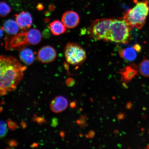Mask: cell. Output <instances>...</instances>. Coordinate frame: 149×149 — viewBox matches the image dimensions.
Instances as JSON below:
<instances>
[{"mask_svg":"<svg viewBox=\"0 0 149 149\" xmlns=\"http://www.w3.org/2000/svg\"><path fill=\"white\" fill-rule=\"evenodd\" d=\"M27 67L22 65L18 59L12 56L1 55L0 57L1 95L15 90L23 78Z\"/></svg>","mask_w":149,"mask_h":149,"instance_id":"obj_1","label":"cell"},{"mask_svg":"<svg viewBox=\"0 0 149 149\" xmlns=\"http://www.w3.org/2000/svg\"><path fill=\"white\" fill-rule=\"evenodd\" d=\"M41 33L38 29H32L14 35L5 37V48L9 51H20L29 45H36L41 41Z\"/></svg>","mask_w":149,"mask_h":149,"instance_id":"obj_2","label":"cell"},{"mask_svg":"<svg viewBox=\"0 0 149 149\" xmlns=\"http://www.w3.org/2000/svg\"><path fill=\"white\" fill-rule=\"evenodd\" d=\"M134 1L136 5L126 11L123 18L132 28L140 29L144 25L149 13V1L148 0H134Z\"/></svg>","mask_w":149,"mask_h":149,"instance_id":"obj_3","label":"cell"},{"mask_svg":"<svg viewBox=\"0 0 149 149\" xmlns=\"http://www.w3.org/2000/svg\"><path fill=\"white\" fill-rule=\"evenodd\" d=\"M132 28L123 18L113 19L104 41L126 44L131 38Z\"/></svg>","mask_w":149,"mask_h":149,"instance_id":"obj_4","label":"cell"},{"mask_svg":"<svg viewBox=\"0 0 149 149\" xmlns=\"http://www.w3.org/2000/svg\"><path fill=\"white\" fill-rule=\"evenodd\" d=\"M64 54L67 62L73 65H81L86 58L85 50L76 43L68 42L64 48Z\"/></svg>","mask_w":149,"mask_h":149,"instance_id":"obj_5","label":"cell"},{"mask_svg":"<svg viewBox=\"0 0 149 149\" xmlns=\"http://www.w3.org/2000/svg\"><path fill=\"white\" fill-rule=\"evenodd\" d=\"M113 19L102 18L92 22L87 31L90 38L95 40H104Z\"/></svg>","mask_w":149,"mask_h":149,"instance_id":"obj_6","label":"cell"},{"mask_svg":"<svg viewBox=\"0 0 149 149\" xmlns=\"http://www.w3.org/2000/svg\"><path fill=\"white\" fill-rule=\"evenodd\" d=\"M57 56L56 52L54 49L50 46L43 47L39 50L37 57L43 63H49L54 61Z\"/></svg>","mask_w":149,"mask_h":149,"instance_id":"obj_7","label":"cell"},{"mask_svg":"<svg viewBox=\"0 0 149 149\" xmlns=\"http://www.w3.org/2000/svg\"><path fill=\"white\" fill-rule=\"evenodd\" d=\"M14 16L17 23L22 31L28 30L32 25L33 19L29 13L23 11Z\"/></svg>","mask_w":149,"mask_h":149,"instance_id":"obj_8","label":"cell"},{"mask_svg":"<svg viewBox=\"0 0 149 149\" xmlns=\"http://www.w3.org/2000/svg\"><path fill=\"white\" fill-rule=\"evenodd\" d=\"M61 21L66 28L72 29L77 26L79 23V15L74 11H67L63 14Z\"/></svg>","mask_w":149,"mask_h":149,"instance_id":"obj_9","label":"cell"},{"mask_svg":"<svg viewBox=\"0 0 149 149\" xmlns=\"http://www.w3.org/2000/svg\"><path fill=\"white\" fill-rule=\"evenodd\" d=\"M68 105L67 99L61 96L56 97L52 100L50 104V108L53 112L59 113L66 109Z\"/></svg>","mask_w":149,"mask_h":149,"instance_id":"obj_10","label":"cell"},{"mask_svg":"<svg viewBox=\"0 0 149 149\" xmlns=\"http://www.w3.org/2000/svg\"><path fill=\"white\" fill-rule=\"evenodd\" d=\"M137 67L135 64H131L127 66L120 70L119 73L121 77V81L124 83H127L133 79L138 74Z\"/></svg>","mask_w":149,"mask_h":149,"instance_id":"obj_11","label":"cell"},{"mask_svg":"<svg viewBox=\"0 0 149 149\" xmlns=\"http://www.w3.org/2000/svg\"><path fill=\"white\" fill-rule=\"evenodd\" d=\"M19 57L22 62L27 65L32 64L34 61V53L29 48H25L20 50Z\"/></svg>","mask_w":149,"mask_h":149,"instance_id":"obj_12","label":"cell"},{"mask_svg":"<svg viewBox=\"0 0 149 149\" xmlns=\"http://www.w3.org/2000/svg\"><path fill=\"white\" fill-rule=\"evenodd\" d=\"M120 57L127 62L134 61L136 58V51L133 47H128L120 49L119 51Z\"/></svg>","mask_w":149,"mask_h":149,"instance_id":"obj_13","label":"cell"},{"mask_svg":"<svg viewBox=\"0 0 149 149\" xmlns=\"http://www.w3.org/2000/svg\"><path fill=\"white\" fill-rule=\"evenodd\" d=\"M49 29L52 33L55 36L63 34L67 31L64 24L58 20H55L50 23Z\"/></svg>","mask_w":149,"mask_h":149,"instance_id":"obj_14","label":"cell"},{"mask_svg":"<svg viewBox=\"0 0 149 149\" xmlns=\"http://www.w3.org/2000/svg\"><path fill=\"white\" fill-rule=\"evenodd\" d=\"M4 31L10 35H15L18 33L19 27L16 21L9 19L6 20L3 24Z\"/></svg>","mask_w":149,"mask_h":149,"instance_id":"obj_15","label":"cell"},{"mask_svg":"<svg viewBox=\"0 0 149 149\" xmlns=\"http://www.w3.org/2000/svg\"><path fill=\"white\" fill-rule=\"evenodd\" d=\"M139 71L145 77H149V60L144 59L140 64L139 68Z\"/></svg>","mask_w":149,"mask_h":149,"instance_id":"obj_16","label":"cell"},{"mask_svg":"<svg viewBox=\"0 0 149 149\" xmlns=\"http://www.w3.org/2000/svg\"><path fill=\"white\" fill-rule=\"evenodd\" d=\"M11 8L4 1H1L0 3V14L1 17H5L10 13Z\"/></svg>","mask_w":149,"mask_h":149,"instance_id":"obj_17","label":"cell"},{"mask_svg":"<svg viewBox=\"0 0 149 149\" xmlns=\"http://www.w3.org/2000/svg\"><path fill=\"white\" fill-rule=\"evenodd\" d=\"M0 126H1L0 136H1V139H2L6 135L7 132H8V130H7L6 124V123L4 121L2 120L1 121Z\"/></svg>","mask_w":149,"mask_h":149,"instance_id":"obj_18","label":"cell"},{"mask_svg":"<svg viewBox=\"0 0 149 149\" xmlns=\"http://www.w3.org/2000/svg\"><path fill=\"white\" fill-rule=\"evenodd\" d=\"M76 122L82 128L86 127L87 125V117L84 115L80 117L76 121Z\"/></svg>","mask_w":149,"mask_h":149,"instance_id":"obj_19","label":"cell"},{"mask_svg":"<svg viewBox=\"0 0 149 149\" xmlns=\"http://www.w3.org/2000/svg\"><path fill=\"white\" fill-rule=\"evenodd\" d=\"M7 125H8V128L10 130H15L16 128L18 127L17 124L15 122H13V121L11 120H8L7 121Z\"/></svg>","mask_w":149,"mask_h":149,"instance_id":"obj_20","label":"cell"},{"mask_svg":"<svg viewBox=\"0 0 149 149\" xmlns=\"http://www.w3.org/2000/svg\"><path fill=\"white\" fill-rule=\"evenodd\" d=\"M33 120L35 122H36L39 124H42L43 123H46V121L44 119L41 117H37L36 116H35Z\"/></svg>","mask_w":149,"mask_h":149,"instance_id":"obj_21","label":"cell"},{"mask_svg":"<svg viewBox=\"0 0 149 149\" xmlns=\"http://www.w3.org/2000/svg\"><path fill=\"white\" fill-rule=\"evenodd\" d=\"M66 83L68 86L72 87L74 85L75 81L72 78H69L66 80Z\"/></svg>","mask_w":149,"mask_h":149,"instance_id":"obj_22","label":"cell"},{"mask_svg":"<svg viewBox=\"0 0 149 149\" xmlns=\"http://www.w3.org/2000/svg\"><path fill=\"white\" fill-rule=\"evenodd\" d=\"M95 133L93 130H90L89 131L88 133L86 135V137L87 138L92 139L95 136Z\"/></svg>","mask_w":149,"mask_h":149,"instance_id":"obj_23","label":"cell"},{"mask_svg":"<svg viewBox=\"0 0 149 149\" xmlns=\"http://www.w3.org/2000/svg\"><path fill=\"white\" fill-rule=\"evenodd\" d=\"M58 120L56 118H54L52 119V120L51 126L53 127H55L58 125Z\"/></svg>","mask_w":149,"mask_h":149,"instance_id":"obj_24","label":"cell"},{"mask_svg":"<svg viewBox=\"0 0 149 149\" xmlns=\"http://www.w3.org/2000/svg\"><path fill=\"white\" fill-rule=\"evenodd\" d=\"M17 145L18 143L17 141L13 140H12L9 141V146L11 147H16L17 146Z\"/></svg>","mask_w":149,"mask_h":149,"instance_id":"obj_25","label":"cell"},{"mask_svg":"<svg viewBox=\"0 0 149 149\" xmlns=\"http://www.w3.org/2000/svg\"><path fill=\"white\" fill-rule=\"evenodd\" d=\"M117 119L118 120L120 121L123 120L125 118V114L124 113H120L117 116Z\"/></svg>","mask_w":149,"mask_h":149,"instance_id":"obj_26","label":"cell"},{"mask_svg":"<svg viewBox=\"0 0 149 149\" xmlns=\"http://www.w3.org/2000/svg\"><path fill=\"white\" fill-rule=\"evenodd\" d=\"M133 47L136 50V51L137 52H139L141 51V46L139 45V44H136Z\"/></svg>","mask_w":149,"mask_h":149,"instance_id":"obj_27","label":"cell"},{"mask_svg":"<svg viewBox=\"0 0 149 149\" xmlns=\"http://www.w3.org/2000/svg\"><path fill=\"white\" fill-rule=\"evenodd\" d=\"M36 8L38 10H42L44 8L43 5L41 3H39L37 4Z\"/></svg>","mask_w":149,"mask_h":149,"instance_id":"obj_28","label":"cell"},{"mask_svg":"<svg viewBox=\"0 0 149 149\" xmlns=\"http://www.w3.org/2000/svg\"><path fill=\"white\" fill-rule=\"evenodd\" d=\"M55 6L53 4H51L49 5L48 7V10L50 11H53L55 10Z\"/></svg>","mask_w":149,"mask_h":149,"instance_id":"obj_29","label":"cell"},{"mask_svg":"<svg viewBox=\"0 0 149 149\" xmlns=\"http://www.w3.org/2000/svg\"><path fill=\"white\" fill-rule=\"evenodd\" d=\"M132 107V104L131 102H128L126 104V108L127 109H131Z\"/></svg>","mask_w":149,"mask_h":149,"instance_id":"obj_30","label":"cell"},{"mask_svg":"<svg viewBox=\"0 0 149 149\" xmlns=\"http://www.w3.org/2000/svg\"><path fill=\"white\" fill-rule=\"evenodd\" d=\"M20 125H21L22 128H23V129H25V128L26 127V124L25 122H22L21 123H20Z\"/></svg>","mask_w":149,"mask_h":149,"instance_id":"obj_31","label":"cell"},{"mask_svg":"<svg viewBox=\"0 0 149 149\" xmlns=\"http://www.w3.org/2000/svg\"><path fill=\"white\" fill-rule=\"evenodd\" d=\"M70 107H71L73 108L76 107V103L75 102H71L70 104Z\"/></svg>","mask_w":149,"mask_h":149,"instance_id":"obj_32","label":"cell"},{"mask_svg":"<svg viewBox=\"0 0 149 149\" xmlns=\"http://www.w3.org/2000/svg\"><path fill=\"white\" fill-rule=\"evenodd\" d=\"M4 31V28H3V27H1V31H0V33H1V37H2L3 35V32Z\"/></svg>","mask_w":149,"mask_h":149,"instance_id":"obj_33","label":"cell"},{"mask_svg":"<svg viewBox=\"0 0 149 149\" xmlns=\"http://www.w3.org/2000/svg\"><path fill=\"white\" fill-rule=\"evenodd\" d=\"M38 146V144H37L36 143H33L32 145H31V148H37V147Z\"/></svg>","mask_w":149,"mask_h":149,"instance_id":"obj_34","label":"cell"},{"mask_svg":"<svg viewBox=\"0 0 149 149\" xmlns=\"http://www.w3.org/2000/svg\"><path fill=\"white\" fill-rule=\"evenodd\" d=\"M61 136L63 138H64L65 136V133L64 132H61L60 133Z\"/></svg>","mask_w":149,"mask_h":149,"instance_id":"obj_35","label":"cell"},{"mask_svg":"<svg viewBox=\"0 0 149 149\" xmlns=\"http://www.w3.org/2000/svg\"><path fill=\"white\" fill-rule=\"evenodd\" d=\"M146 148V149H149V145H148V146H147Z\"/></svg>","mask_w":149,"mask_h":149,"instance_id":"obj_36","label":"cell"}]
</instances>
